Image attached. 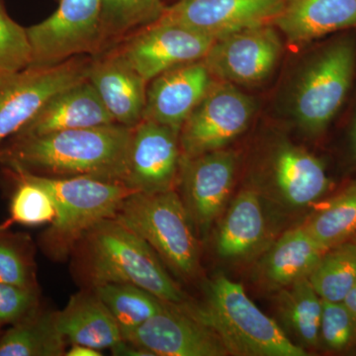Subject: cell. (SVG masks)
Wrapping results in <instances>:
<instances>
[{
  "mask_svg": "<svg viewBox=\"0 0 356 356\" xmlns=\"http://www.w3.org/2000/svg\"><path fill=\"white\" fill-rule=\"evenodd\" d=\"M133 128L118 123L31 137L0 147V165L48 177H88L126 185Z\"/></svg>",
  "mask_w": 356,
  "mask_h": 356,
  "instance_id": "6da1fadb",
  "label": "cell"
},
{
  "mask_svg": "<svg viewBox=\"0 0 356 356\" xmlns=\"http://www.w3.org/2000/svg\"><path fill=\"white\" fill-rule=\"evenodd\" d=\"M72 255L86 288L129 283L172 305L189 303L149 243L114 218L103 220L83 236Z\"/></svg>",
  "mask_w": 356,
  "mask_h": 356,
  "instance_id": "7a4b0ae2",
  "label": "cell"
},
{
  "mask_svg": "<svg viewBox=\"0 0 356 356\" xmlns=\"http://www.w3.org/2000/svg\"><path fill=\"white\" fill-rule=\"evenodd\" d=\"M184 308L220 337L229 355H308L277 322L255 305L240 283L226 276L210 281L203 304L189 302Z\"/></svg>",
  "mask_w": 356,
  "mask_h": 356,
  "instance_id": "3957f363",
  "label": "cell"
},
{
  "mask_svg": "<svg viewBox=\"0 0 356 356\" xmlns=\"http://www.w3.org/2000/svg\"><path fill=\"white\" fill-rule=\"evenodd\" d=\"M21 173L51 194L57 218L42 234L39 245L54 261H65L89 229L114 218L121 204L136 191L123 184L88 177H48Z\"/></svg>",
  "mask_w": 356,
  "mask_h": 356,
  "instance_id": "277c9868",
  "label": "cell"
},
{
  "mask_svg": "<svg viewBox=\"0 0 356 356\" xmlns=\"http://www.w3.org/2000/svg\"><path fill=\"white\" fill-rule=\"evenodd\" d=\"M114 219L144 238L178 277L189 280L198 275V240L177 189L131 194Z\"/></svg>",
  "mask_w": 356,
  "mask_h": 356,
  "instance_id": "5b68a950",
  "label": "cell"
},
{
  "mask_svg": "<svg viewBox=\"0 0 356 356\" xmlns=\"http://www.w3.org/2000/svg\"><path fill=\"white\" fill-rule=\"evenodd\" d=\"M356 65V48L346 38L323 49L302 72L293 95V115L312 136L329 127L350 91Z\"/></svg>",
  "mask_w": 356,
  "mask_h": 356,
  "instance_id": "8992f818",
  "label": "cell"
},
{
  "mask_svg": "<svg viewBox=\"0 0 356 356\" xmlns=\"http://www.w3.org/2000/svg\"><path fill=\"white\" fill-rule=\"evenodd\" d=\"M30 67L54 65L102 51V0H60L48 18L26 28Z\"/></svg>",
  "mask_w": 356,
  "mask_h": 356,
  "instance_id": "52a82bcc",
  "label": "cell"
},
{
  "mask_svg": "<svg viewBox=\"0 0 356 356\" xmlns=\"http://www.w3.org/2000/svg\"><path fill=\"white\" fill-rule=\"evenodd\" d=\"M91 60L90 56H79L4 76L0 81V147L19 133L54 95L88 79Z\"/></svg>",
  "mask_w": 356,
  "mask_h": 356,
  "instance_id": "ba28073f",
  "label": "cell"
},
{
  "mask_svg": "<svg viewBox=\"0 0 356 356\" xmlns=\"http://www.w3.org/2000/svg\"><path fill=\"white\" fill-rule=\"evenodd\" d=\"M254 177L252 188L261 197L290 209L311 205L331 187L324 163L287 140L269 147Z\"/></svg>",
  "mask_w": 356,
  "mask_h": 356,
  "instance_id": "9c48e42d",
  "label": "cell"
},
{
  "mask_svg": "<svg viewBox=\"0 0 356 356\" xmlns=\"http://www.w3.org/2000/svg\"><path fill=\"white\" fill-rule=\"evenodd\" d=\"M254 113V103L235 84L215 81L189 115L179 133L184 158L225 149L242 135Z\"/></svg>",
  "mask_w": 356,
  "mask_h": 356,
  "instance_id": "30bf717a",
  "label": "cell"
},
{
  "mask_svg": "<svg viewBox=\"0 0 356 356\" xmlns=\"http://www.w3.org/2000/svg\"><path fill=\"white\" fill-rule=\"evenodd\" d=\"M236 166L238 156L227 149L182 159L177 187L196 233L206 235L226 207Z\"/></svg>",
  "mask_w": 356,
  "mask_h": 356,
  "instance_id": "8fae6325",
  "label": "cell"
},
{
  "mask_svg": "<svg viewBox=\"0 0 356 356\" xmlns=\"http://www.w3.org/2000/svg\"><path fill=\"white\" fill-rule=\"evenodd\" d=\"M282 50L274 25L264 24L216 40L202 60L216 81L254 86L273 74Z\"/></svg>",
  "mask_w": 356,
  "mask_h": 356,
  "instance_id": "7c38bea8",
  "label": "cell"
},
{
  "mask_svg": "<svg viewBox=\"0 0 356 356\" xmlns=\"http://www.w3.org/2000/svg\"><path fill=\"white\" fill-rule=\"evenodd\" d=\"M215 41L181 26L156 21L114 47L149 83L178 65L202 60Z\"/></svg>",
  "mask_w": 356,
  "mask_h": 356,
  "instance_id": "4fadbf2b",
  "label": "cell"
},
{
  "mask_svg": "<svg viewBox=\"0 0 356 356\" xmlns=\"http://www.w3.org/2000/svg\"><path fill=\"white\" fill-rule=\"evenodd\" d=\"M285 0H179L159 22L187 28L214 40L254 26L273 24Z\"/></svg>",
  "mask_w": 356,
  "mask_h": 356,
  "instance_id": "5bb4252c",
  "label": "cell"
},
{
  "mask_svg": "<svg viewBox=\"0 0 356 356\" xmlns=\"http://www.w3.org/2000/svg\"><path fill=\"white\" fill-rule=\"evenodd\" d=\"M182 159L179 132L143 120L133 128L126 185L143 193L177 189Z\"/></svg>",
  "mask_w": 356,
  "mask_h": 356,
  "instance_id": "9a60e30c",
  "label": "cell"
},
{
  "mask_svg": "<svg viewBox=\"0 0 356 356\" xmlns=\"http://www.w3.org/2000/svg\"><path fill=\"white\" fill-rule=\"evenodd\" d=\"M152 356H225L220 337L184 306L168 304L126 339Z\"/></svg>",
  "mask_w": 356,
  "mask_h": 356,
  "instance_id": "2e32d148",
  "label": "cell"
},
{
  "mask_svg": "<svg viewBox=\"0 0 356 356\" xmlns=\"http://www.w3.org/2000/svg\"><path fill=\"white\" fill-rule=\"evenodd\" d=\"M215 81L203 60L178 65L159 74L147 83L143 120L154 121L180 133Z\"/></svg>",
  "mask_w": 356,
  "mask_h": 356,
  "instance_id": "e0dca14e",
  "label": "cell"
},
{
  "mask_svg": "<svg viewBox=\"0 0 356 356\" xmlns=\"http://www.w3.org/2000/svg\"><path fill=\"white\" fill-rule=\"evenodd\" d=\"M88 81L114 121L134 128L144 119L147 83L112 47L92 57Z\"/></svg>",
  "mask_w": 356,
  "mask_h": 356,
  "instance_id": "ac0fdd59",
  "label": "cell"
},
{
  "mask_svg": "<svg viewBox=\"0 0 356 356\" xmlns=\"http://www.w3.org/2000/svg\"><path fill=\"white\" fill-rule=\"evenodd\" d=\"M116 123L88 79L60 91L14 137L96 127Z\"/></svg>",
  "mask_w": 356,
  "mask_h": 356,
  "instance_id": "d6986e66",
  "label": "cell"
},
{
  "mask_svg": "<svg viewBox=\"0 0 356 356\" xmlns=\"http://www.w3.org/2000/svg\"><path fill=\"white\" fill-rule=\"evenodd\" d=\"M273 25L293 44L356 27V0H285Z\"/></svg>",
  "mask_w": 356,
  "mask_h": 356,
  "instance_id": "ffe728a7",
  "label": "cell"
},
{
  "mask_svg": "<svg viewBox=\"0 0 356 356\" xmlns=\"http://www.w3.org/2000/svg\"><path fill=\"white\" fill-rule=\"evenodd\" d=\"M57 325L72 344L102 350H112L124 341L116 320L92 288L70 297L67 306L57 312Z\"/></svg>",
  "mask_w": 356,
  "mask_h": 356,
  "instance_id": "44dd1931",
  "label": "cell"
},
{
  "mask_svg": "<svg viewBox=\"0 0 356 356\" xmlns=\"http://www.w3.org/2000/svg\"><path fill=\"white\" fill-rule=\"evenodd\" d=\"M261 196L252 188L243 189L220 222L216 252L221 259L236 261L252 254L266 235Z\"/></svg>",
  "mask_w": 356,
  "mask_h": 356,
  "instance_id": "7402d4cb",
  "label": "cell"
},
{
  "mask_svg": "<svg viewBox=\"0 0 356 356\" xmlns=\"http://www.w3.org/2000/svg\"><path fill=\"white\" fill-rule=\"evenodd\" d=\"M325 252L303 226L290 229L264 255L259 266L261 280L268 290L278 291L308 277Z\"/></svg>",
  "mask_w": 356,
  "mask_h": 356,
  "instance_id": "603a6c76",
  "label": "cell"
},
{
  "mask_svg": "<svg viewBox=\"0 0 356 356\" xmlns=\"http://www.w3.org/2000/svg\"><path fill=\"white\" fill-rule=\"evenodd\" d=\"M322 308V298L308 277L295 281L277 291L276 311L281 327L305 350L320 346Z\"/></svg>",
  "mask_w": 356,
  "mask_h": 356,
  "instance_id": "cb8c5ba5",
  "label": "cell"
},
{
  "mask_svg": "<svg viewBox=\"0 0 356 356\" xmlns=\"http://www.w3.org/2000/svg\"><path fill=\"white\" fill-rule=\"evenodd\" d=\"M67 341L57 325V312L41 307L0 336V356H63Z\"/></svg>",
  "mask_w": 356,
  "mask_h": 356,
  "instance_id": "d4e9b609",
  "label": "cell"
},
{
  "mask_svg": "<svg viewBox=\"0 0 356 356\" xmlns=\"http://www.w3.org/2000/svg\"><path fill=\"white\" fill-rule=\"evenodd\" d=\"M120 327L124 341L140 325L168 304L151 292L129 283H106L93 287Z\"/></svg>",
  "mask_w": 356,
  "mask_h": 356,
  "instance_id": "484cf974",
  "label": "cell"
},
{
  "mask_svg": "<svg viewBox=\"0 0 356 356\" xmlns=\"http://www.w3.org/2000/svg\"><path fill=\"white\" fill-rule=\"evenodd\" d=\"M302 226L325 250L353 240L356 236V181L330 199Z\"/></svg>",
  "mask_w": 356,
  "mask_h": 356,
  "instance_id": "4316f807",
  "label": "cell"
},
{
  "mask_svg": "<svg viewBox=\"0 0 356 356\" xmlns=\"http://www.w3.org/2000/svg\"><path fill=\"white\" fill-rule=\"evenodd\" d=\"M165 7L163 0H102V51L153 24Z\"/></svg>",
  "mask_w": 356,
  "mask_h": 356,
  "instance_id": "83f0119b",
  "label": "cell"
},
{
  "mask_svg": "<svg viewBox=\"0 0 356 356\" xmlns=\"http://www.w3.org/2000/svg\"><path fill=\"white\" fill-rule=\"evenodd\" d=\"M308 280L323 300L343 302L356 281V243L348 241L325 252Z\"/></svg>",
  "mask_w": 356,
  "mask_h": 356,
  "instance_id": "f1b7e54d",
  "label": "cell"
},
{
  "mask_svg": "<svg viewBox=\"0 0 356 356\" xmlns=\"http://www.w3.org/2000/svg\"><path fill=\"white\" fill-rule=\"evenodd\" d=\"M7 172L16 182L10 201L11 222L36 227L55 221L57 206L51 194L21 173Z\"/></svg>",
  "mask_w": 356,
  "mask_h": 356,
  "instance_id": "f546056e",
  "label": "cell"
},
{
  "mask_svg": "<svg viewBox=\"0 0 356 356\" xmlns=\"http://www.w3.org/2000/svg\"><path fill=\"white\" fill-rule=\"evenodd\" d=\"M0 282L27 289H39L31 241L27 236L0 235Z\"/></svg>",
  "mask_w": 356,
  "mask_h": 356,
  "instance_id": "4dcf8cb0",
  "label": "cell"
},
{
  "mask_svg": "<svg viewBox=\"0 0 356 356\" xmlns=\"http://www.w3.org/2000/svg\"><path fill=\"white\" fill-rule=\"evenodd\" d=\"M31 65V47L26 28L18 24L0 0V76L15 74Z\"/></svg>",
  "mask_w": 356,
  "mask_h": 356,
  "instance_id": "1f68e13d",
  "label": "cell"
},
{
  "mask_svg": "<svg viewBox=\"0 0 356 356\" xmlns=\"http://www.w3.org/2000/svg\"><path fill=\"white\" fill-rule=\"evenodd\" d=\"M320 346L332 353H343L356 343V318L343 302L322 299Z\"/></svg>",
  "mask_w": 356,
  "mask_h": 356,
  "instance_id": "d6a6232c",
  "label": "cell"
},
{
  "mask_svg": "<svg viewBox=\"0 0 356 356\" xmlns=\"http://www.w3.org/2000/svg\"><path fill=\"white\" fill-rule=\"evenodd\" d=\"M39 308V289H27L0 282V330L20 322Z\"/></svg>",
  "mask_w": 356,
  "mask_h": 356,
  "instance_id": "836d02e7",
  "label": "cell"
},
{
  "mask_svg": "<svg viewBox=\"0 0 356 356\" xmlns=\"http://www.w3.org/2000/svg\"><path fill=\"white\" fill-rule=\"evenodd\" d=\"M65 356H102L100 350L83 344H72L69 350L65 351Z\"/></svg>",
  "mask_w": 356,
  "mask_h": 356,
  "instance_id": "e575fe53",
  "label": "cell"
},
{
  "mask_svg": "<svg viewBox=\"0 0 356 356\" xmlns=\"http://www.w3.org/2000/svg\"><path fill=\"white\" fill-rule=\"evenodd\" d=\"M343 303L356 318V281L346 296L344 297Z\"/></svg>",
  "mask_w": 356,
  "mask_h": 356,
  "instance_id": "d590c367",
  "label": "cell"
},
{
  "mask_svg": "<svg viewBox=\"0 0 356 356\" xmlns=\"http://www.w3.org/2000/svg\"><path fill=\"white\" fill-rule=\"evenodd\" d=\"M351 153H353V159L356 161V118L353 134H351Z\"/></svg>",
  "mask_w": 356,
  "mask_h": 356,
  "instance_id": "8d00e7d4",
  "label": "cell"
},
{
  "mask_svg": "<svg viewBox=\"0 0 356 356\" xmlns=\"http://www.w3.org/2000/svg\"><path fill=\"white\" fill-rule=\"evenodd\" d=\"M11 225H13V222H11L10 220L9 219L6 222H2V224H0V235H1V234L6 233V232H8Z\"/></svg>",
  "mask_w": 356,
  "mask_h": 356,
  "instance_id": "74e56055",
  "label": "cell"
},
{
  "mask_svg": "<svg viewBox=\"0 0 356 356\" xmlns=\"http://www.w3.org/2000/svg\"><path fill=\"white\" fill-rule=\"evenodd\" d=\"M7 76H8V74H7ZM4 76H0V81H2V79H3Z\"/></svg>",
  "mask_w": 356,
  "mask_h": 356,
  "instance_id": "f35d334b",
  "label": "cell"
},
{
  "mask_svg": "<svg viewBox=\"0 0 356 356\" xmlns=\"http://www.w3.org/2000/svg\"><path fill=\"white\" fill-rule=\"evenodd\" d=\"M351 241H353V242H355L356 243V236H355V238H353V240Z\"/></svg>",
  "mask_w": 356,
  "mask_h": 356,
  "instance_id": "ab89813d",
  "label": "cell"
},
{
  "mask_svg": "<svg viewBox=\"0 0 356 356\" xmlns=\"http://www.w3.org/2000/svg\"><path fill=\"white\" fill-rule=\"evenodd\" d=\"M1 334H2V331H1V330H0V336H1Z\"/></svg>",
  "mask_w": 356,
  "mask_h": 356,
  "instance_id": "60d3db41",
  "label": "cell"
}]
</instances>
